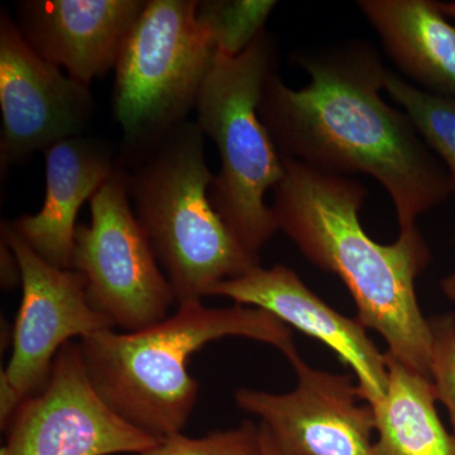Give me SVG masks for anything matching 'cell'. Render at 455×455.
<instances>
[{"label": "cell", "mask_w": 455, "mask_h": 455, "mask_svg": "<svg viewBox=\"0 0 455 455\" xmlns=\"http://www.w3.org/2000/svg\"><path fill=\"white\" fill-rule=\"evenodd\" d=\"M44 154L46 196L41 211L5 223L42 259L71 269L77 212L118 169L119 149L84 134L60 140Z\"/></svg>", "instance_id": "14"}, {"label": "cell", "mask_w": 455, "mask_h": 455, "mask_svg": "<svg viewBox=\"0 0 455 455\" xmlns=\"http://www.w3.org/2000/svg\"><path fill=\"white\" fill-rule=\"evenodd\" d=\"M292 57L310 83L289 88L276 71L259 106L281 155L323 172L377 180L394 203L400 233L455 193L447 167L410 116L381 97L388 70L373 44L346 41Z\"/></svg>", "instance_id": "1"}, {"label": "cell", "mask_w": 455, "mask_h": 455, "mask_svg": "<svg viewBox=\"0 0 455 455\" xmlns=\"http://www.w3.org/2000/svg\"><path fill=\"white\" fill-rule=\"evenodd\" d=\"M277 66L276 41L266 29L235 55L218 50L196 106V123L221 163L209 190L212 208L257 260L278 230L266 193L284 176L283 156L259 113L263 85Z\"/></svg>", "instance_id": "5"}, {"label": "cell", "mask_w": 455, "mask_h": 455, "mask_svg": "<svg viewBox=\"0 0 455 455\" xmlns=\"http://www.w3.org/2000/svg\"><path fill=\"white\" fill-rule=\"evenodd\" d=\"M226 337L295 348L291 329L259 307L179 305L173 315L137 331L113 329L80 339L84 363L100 397L127 423L158 439L181 433L199 397L191 355Z\"/></svg>", "instance_id": "3"}, {"label": "cell", "mask_w": 455, "mask_h": 455, "mask_svg": "<svg viewBox=\"0 0 455 455\" xmlns=\"http://www.w3.org/2000/svg\"><path fill=\"white\" fill-rule=\"evenodd\" d=\"M276 2H197V17L211 29L218 50L235 53L243 51L265 31V23Z\"/></svg>", "instance_id": "18"}, {"label": "cell", "mask_w": 455, "mask_h": 455, "mask_svg": "<svg viewBox=\"0 0 455 455\" xmlns=\"http://www.w3.org/2000/svg\"><path fill=\"white\" fill-rule=\"evenodd\" d=\"M0 455L139 454L161 439L116 414L84 363L80 341L57 353L44 390L22 401L7 427Z\"/></svg>", "instance_id": "8"}, {"label": "cell", "mask_w": 455, "mask_h": 455, "mask_svg": "<svg viewBox=\"0 0 455 455\" xmlns=\"http://www.w3.org/2000/svg\"><path fill=\"white\" fill-rule=\"evenodd\" d=\"M385 90L447 167L455 187V97L431 94L390 70L386 74ZM442 287L455 300V272L442 281Z\"/></svg>", "instance_id": "17"}, {"label": "cell", "mask_w": 455, "mask_h": 455, "mask_svg": "<svg viewBox=\"0 0 455 455\" xmlns=\"http://www.w3.org/2000/svg\"><path fill=\"white\" fill-rule=\"evenodd\" d=\"M209 296H224L235 304L259 307L315 338L352 368L359 396L368 405L385 396L388 383L386 355L368 337L366 326L329 307L291 268L259 266L243 276L217 284Z\"/></svg>", "instance_id": "12"}, {"label": "cell", "mask_w": 455, "mask_h": 455, "mask_svg": "<svg viewBox=\"0 0 455 455\" xmlns=\"http://www.w3.org/2000/svg\"><path fill=\"white\" fill-rule=\"evenodd\" d=\"M436 7H438L439 11L442 12L443 14H444L445 17H451L455 20V2L451 3H442V2H435Z\"/></svg>", "instance_id": "22"}, {"label": "cell", "mask_w": 455, "mask_h": 455, "mask_svg": "<svg viewBox=\"0 0 455 455\" xmlns=\"http://www.w3.org/2000/svg\"><path fill=\"white\" fill-rule=\"evenodd\" d=\"M90 211L89 226L75 230L71 265L85 281L90 304L125 331L163 322L175 295L134 215L119 158Z\"/></svg>", "instance_id": "7"}, {"label": "cell", "mask_w": 455, "mask_h": 455, "mask_svg": "<svg viewBox=\"0 0 455 455\" xmlns=\"http://www.w3.org/2000/svg\"><path fill=\"white\" fill-rule=\"evenodd\" d=\"M145 0H23L17 26L42 59L88 85L116 68Z\"/></svg>", "instance_id": "13"}, {"label": "cell", "mask_w": 455, "mask_h": 455, "mask_svg": "<svg viewBox=\"0 0 455 455\" xmlns=\"http://www.w3.org/2000/svg\"><path fill=\"white\" fill-rule=\"evenodd\" d=\"M298 383L289 394L239 388V409L259 418L278 455H376L373 410L362 405L347 374L309 366L292 348L284 355Z\"/></svg>", "instance_id": "9"}, {"label": "cell", "mask_w": 455, "mask_h": 455, "mask_svg": "<svg viewBox=\"0 0 455 455\" xmlns=\"http://www.w3.org/2000/svg\"><path fill=\"white\" fill-rule=\"evenodd\" d=\"M0 166L25 163L60 140L84 136L95 112L89 86L42 59L3 9L0 17Z\"/></svg>", "instance_id": "10"}, {"label": "cell", "mask_w": 455, "mask_h": 455, "mask_svg": "<svg viewBox=\"0 0 455 455\" xmlns=\"http://www.w3.org/2000/svg\"><path fill=\"white\" fill-rule=\"evenodd\" d=\"M387 55L419 89L455 97V26L431 0H361Z\"/></svg>", "instance_id": "15"}, {"label": "cell", "mask_w": 455, "mask_h": 455, "mask_svg": "<svg viewBox=\"0 0 455 455\" xmlns=\"http://www.w3.org/2000/svg\"><path fill=\"white\" fill-rule=\"evenodd\" d=\"M2 239L16 256L22 283L13 352L2 374L23 401L44 390L57 353L66 343L114 325L90 304L79 272L51 266L5 221Z\"/></svg>", "instance_id": "11"}, {"label": "cell", "mask_w": 455, "mask_h": 455, "mask_svg": "<svg viewBox=\"0 0 455 455\" xmlns=\"http://www.w3.org/2000/svg\"><path fill=\"white\" fill-rule=\"evenodd\" d=\"M204 145L202 128L187 121L154 145L119 154L134 215L178 305L202 301L217 284L259 266L212 208Z\"/></svg>", "instance_id": "4"}, {"label": "cell", "mask_w": 455, "mask_h": 455, "mask_svg": "<svg viewBox=\"0 0 455 455\" xmlns=\"http://www.w3.org/2000/svg\"><path fill=\"white\" fill-rule=\"evenodd\" d=\"M430 372L440 403L448 410L455 435V314L429 319Z\"/></svg>", "instance_id": "20"}, {"label": "cell", "mask_w": 455, "mask_h": 455, "mask_svg": "<svg viewBox=\"0 0 455 455\" xmlns=\"http://www.w3.org/2000/svg\"><path fill=\"white\" fill-rule=\"evenodd\" d=\"M136 455H263L262 438L259 425L244 421L235 429L214 431L203 438L173 434Z\"/></svg>", "instance_id": "19"}, {"label": "cell", "mask_w": 455, "mask_h": 455, "mask_svg": "<svg viewBox=\"0 0 455 455\" xmlns=\"http://www.w3.org/2000/svg\"><path fill=\"white\" fill-rule=\"evenodd\" d=\"M283 161L284 176L272 205L278 229L314 266L343 281L357 319L381 335L392 357L431 379L429 319L415 291L430 252L418 228L400 233L392 244L377 243L359 220L367 196L361 182L286 156Z\"/></svg>", "instance_id": "2"}, {"label": "cell", "mask_w": 455, "mask_h": 455, "mask_svg": "<svg viewBox=\"0 0 455 455\" xmlns=\"http://www.w3.org/2000/svg\"><path fill=\"white\" fill-rule=\"evenodd\" d=\"M260 438H262V448L263 455H278L276 448H275L274 443H272L271 436L267 433V430L259 424Z\"/></svg>", "instance_id": "21"}, {"label": "cell", "mask_w": 455, "mask_h": 455, "mask_svg": "<svg viewBox=\"0 0 455 455\" xmlns=\"http://www.w3.org/2000/svg\"><path fill=\"white\" fill-rule=\"evenodd\" d=\"M387 391L371 405L376 455H455V435L440 420L435 385L386 352Z\"/></svg>", "instance_id": "16"}, {"label": "cell", "mask_w": 455, "mask_h": 455, "mask_svg": "<svg viewBox=\"0 0 455 455\" xmlns=\"http://www.w3.org/2000/svg\"><path fill=\"white\" fill-rule=\"evenodd\" d=\"M217 51L196 0H147L114 68L119 154L154 145L188 121Z\"/></svg>", "instance_id": "6"}]
</instances>
